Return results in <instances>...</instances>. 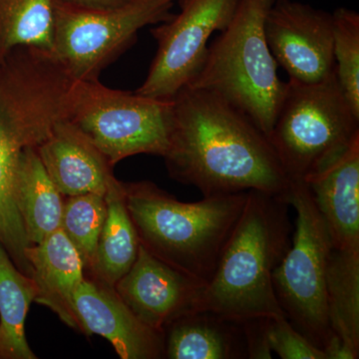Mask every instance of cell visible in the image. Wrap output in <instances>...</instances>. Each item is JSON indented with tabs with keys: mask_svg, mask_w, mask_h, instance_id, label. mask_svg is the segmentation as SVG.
Listing matches in <instances>:
<instances>
[{
	"mask_svg": "<svg viewBox=\"0 0 359 359\" xmlns=\"http://www.w3.org/2000/svg\"><path fill=\"white\" fill-rule=\"evenodd\" d=\"M170 176L204 197L256 190L282 196L290 179L268 136L221 97L186 87L175 97Z\"/></svg>",
	"mask_w": 359,
	"mask_h": 359,
	"instance_id": "cell-1",
	"label": "cell"
},
{
	"mask_svg": "<svg viewBox=\"0 0 359 359\" xmlns=\"http://www.w3.org/2000/svg\"><path fill=\"white\" fill-rule=\"evenodd\" d=\"M289 207L282 196L249 191L197 311L238 323L285 316L276 297L273 273L292 244Z\"/></svg>",
	"mask_w": 359,
	"mask_h": 359,
	"instance_id": "cell-2",
	"label": "cell"
},
{
	"mask_svg": "<svg viewBox=\"0 0 359 359\" xmlns=\"http://www.w3.org/2000/svg\"><path fill=\"white\" fill-rule=\"evenodd\" d=\"M123 188L140 244L170 266L209 282L249 191L185 203L151 182Z\"/></svg>",
	"mask_w": 359,
	"mask_h": 359,
	"instance_id": "cell-3",
	"label": "cell"
},
{
	"mask_svg": "<svg viewBox=\"0 0 359 359\" xmlns=\"http://www.w3.org/2000/svg\"><path fill=\"white\" fill-rule=\"evenodd\" d=\"M276 0H238L229 25L208 46L202 67L187 87L216 94L269 136L287 89L264 35Z\"/></svg>",
	"mask_w": 359,
	"mask_h": 359,
	"instance_id": "cell-4",
	"label": "cell"
},
{
	"mask_svg": "<svg viewBox=\"0 0 359 359\" xmlns=\"http://www.w3.org/2000/svg\"><path fill=\"white\" fill-rule=\"evenodd\" d=\"M359 136V116L334 72L318 83L289 80L269 140L290 181H304Z\"/></svg>",
	"mask_w": 359,
	"mask_h": 359,
	"instance_id": "cell-5",
	"label": "cell"
},
{
	"mask_svg": "<svg viewBox=\"0 0 359 359\" xmlns=\"http://www.w3.org/2000/svg\"><path fill=\"white\" fill-rule=\"evenodd\" d=\"M282 197L294 207L297 221L292 244L273 271L276 297L290 325L325 353L334 339L327 290L332 240L304 181H290Z\"/></svg>",
	"mask_w": 359,
	"mask_h": 359,
	"instance_id": "cell-6",
	"label": "cell"
},
{
	"mask_svg": "<svg viewBox=\"0 0 359 359\" xmlns=\"http://www.w3.org/2000/svg\"><path fill=\"white\" fill-rule=\"evenodd\" d=\"M68 120L114 167L131 156H166L173 131V101L109 88L99 80L76 81Z\"/></svg>",
	"mask_w": 359,
	"mask_h": 359,
	"instance_id": "cell-7",
	"label": "cell"
},
{
	"mask_svg": "<svg viewBox=\"0 0 359 359\" xmlns=\"http://www.w3.org/2000/svg\"><path fill=\"white\" fill-rule=\"evenodd\" d=\"M178 0H129L122 6L85 11L55 4L52 53L78 81H98L129 48L142 28L167 20Z\"/></svg>",
	"mask_w": 359,
	"mask_h": 359,
	"instance_id": "cell-8",
	"label": "cell"
},
{
	"mask_svg": "<svg viewBox=\"0 0 359 359\" xmlns=\"http://www.w3.org/2000/svg\"><path fill=\"white\" fill-rule=\"evenodd\" d=\"M180 13L151 29L157 52L136 93L173 101L199 73L208 42L229 25L238 0H178Z\"/></svg>",
	"mask_w": 359,
	"mask_h": 359,
	"instance_id": "cell-9",
	"label": "cell"
},
{
	"mask_svg": "<svg viewBox=\"0 0 359 359\" xmlns=\"http://www.w3.org/2000/svg\"><path fill=\"white\" fill-rule=\"evenodd\" d=\"M264 35L289 80L318 83L334 72L332 13L294 0H276L264 21Z\"/></svg>",
	"mask_w": 359,
	"mask_h": 359,
	"instance_id": "cell-10",
	"label": "cell"
},
{
	"mask_svg": "<svg viewBox=\"0 0 359 359\" xmlns=\"http://www.w3.org/2000/svg\"><path fill=\"white\" fill-rule=\"evenodd\" d=\"M205 283L165 263L140 244L136 261L114 290L144 323L164 334L170 323L197 311Z\"/></svg>",
	"mask_w": 359,
	"mask_h": 359,
	"instance_id": "cell-11",
	"label": "cell"
},
{
	"mask_svg": "<svg viewBox=\"0 0 359 359\" xmlns=\"http://www.w3.org/2000/svg\"><path fill=\"white\" fill-rule=\"evenodd\" d=\"M82 334L108 340L122 359L165 358L164 334L144 323L114 287L85 276L73 297Z\"/></svg>",
	"mask_w": 359,
	"mask_h": 359,
	"instance_id": "cell-12",
	"label": "cell"
},
{
	"mask_svg": "<svg viewBox=\"0 0 359 359\" xmlns=\"http://www.w3.org/2000/svg\"><path fill=\"white\" fill-rule=\"evenodd\" d=\"M36 151L62 196H105L117 181L113 173L114 167L70 120L59 121Z\"/></svg>",
	"mask_w": 359,
	"mask_h": 359,
	"instance_id": "cell-13",
	"label": "cell"
},
{
	"mask_svg": "<svg viewBox=\"0 0 359 359\" xmlns=\"http://www.w3.org/2000/svg\"><path fill=\"white\" fill-rule=\"evenodd\" d=\"M304 182L327 224L332 249L359 252V136Z\"/></svg>",
	"mask_w": 359,
	"mask_h": 359,
	"instance_id": "cell-14",
	"label": "cell"
},
{
	"mask_svg": "<svg viewBox=\"0 0 359 359\" xmlns=\"http://www.w3.org/2000/svg\"><path fill=\"white\" fill-rule=\"evenodd\" d=\"M36 295L34 302L51 309L63 323L81 332L73 309V297L85 278L76 249L59 229L26 250Z\"/></svg>",
	"mask_w": 359,
	"mask_h": 359,
	"instance_id": "cell-15",
	"label": "cell"
},
{
	"mask_svg": "<svg viewBox=\"0 0 359 359\" xmlns=\"http://www.w3.org/2000/svg\"><path fill=\"white\" fill-rule=\"evenodd\" d=\"M165 358H248L242 323L209 311H195L177 318L164 330Z\"/></svg>",
	"mask_w": 359,
	"mask_h": 359,
	"instance_id": "cell-16",
	"label": "cell"
},
{
	"mask_svg": "<svg viewBox=\"0 0 359 359\" xmlns=\"http://www.w3.org/2000/svg\"><path fill=\"white\" fill-rule=\"evenodd\" d=\"M15 193L16 205L30 245L39 244L60 229L65 201L35 148L21 151Z\"/></svg>",
	"mask_w": 359,
	"mask_h": 359,
	"instance_id": "cell-17",
	"label": "cell"
},
{
	"mask_svg": "<svg viewBox=\"0 0 359 359\" xmlns=\"http://www.w3.org/2000/svg\"><path fill=\"white\" fill-rule=\"evenodd\" d=\"M107 216L92 263L90 278L114 287L138 256L140 241L125 201L123 183L116 181L105 195Z\"/></svg>",
	"mask_w": 359,
	"mask_h": 359,
	"instance_id": "cell-18",
	"label": "cell"
},
{
	"mask_svg": "<svg viewBox=\"0 0 359 359\" xmlns=\"http://www.w3.org/2000/svg\"><path fill=\"white\" fill-rule=\"evenodd\" d=\"M36 290L0 245V359L37 358L28 344L25 320Z\"/></svg>",
	"mask_w": 359,
	"mask_h": 359,
	"instance_id": "cell-19",
	"label": "cell"
},
{
	"mask_svg": "<svg viewBox=\"0 0 359 359\" xmlns=\"http://www.w3.org/2000/svg\"><path fill=\"white\" fill-rule=\"evenodd\" d=\"M54 0H0V63L16 48L52 51Z\"/></svg>",
	"mask_w": 359,
	"mask_h": 359,
	"instance_id": "cell-20",
	"label": "cell"
},
{
	"mask_svg": "<svg viewBox=\"0 0 359 359\" xmlns=\"http://www.w3.org/2000/svg\"><path fill=\"white\" fill-rule=\"evenodd\" d=\"M22 150L0 116V245L16 268L32 276L26 257L30 244L16 205V174Z\"/></svg>",
	"mask_w": 359,
	"mask_h": 359,
	"instance_id": "cell-21",
	"label": "cell"
},
{
	"mask_svg": "<svg viewBox=\"0 0 359 359\" xmlns=\"http://www.w3.org/2000/svg\"><path fill=\"white\" fill-rule=\"evenodd\" d=\"M107 216L105 196H70L63 203L60 230L81 257L84 271L89 269Z\"/></svg>",
	"mask_w": 359,
	"mask_h": 359,
	"instance_id": "cell-22",
	"label": "cell"
},
{
	"mask_svg": "<svg viewBox=\"0 0 359 359\" xmlns=\"http://www.w3.org/2000/svg\"><path fill=\"white\" fill-rule=\"evenodd\" d=\"M335 75L351 109L359 116V15L340 7L332 13Z\"/></svg>",
	"mask_w": 359,
	"mask_h": 359,
	"instance_id": "cell-23",
	"label": "cell"
},
{
	"mask_svg": "<svg viewBox=\"0 0 359 359\" xmlns=\"http://www.w3.org/2000/svg\"><path fill=\"white\" fill-rule=\"evenodd\" d=\"M269 349L283 359H327L323 349L313 346L283 316L266 318Z\"/></svg>",
	"mask_w": 359,
	"mask_h": 359,
	"instance_id": "cell-24",
	"label": "cell"
},
{
	"mask_svg": "<svg viewBox=\"0 0 359 359\" xmlns=\"http://www.w3.org/2000/svg\"><path fill=\"white\" fill-rule=\"evenodd\" d=\"M127 1L129 0H54L55 4L59 6L85 9V11L113 8V7L122 6Z\"/></svg>",
	"mask_w": 359,
	"mask_h": 359,
	"instance_id": "cell-25",
	"label": "cell"
}]
</instances>
